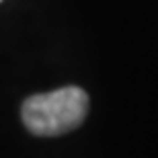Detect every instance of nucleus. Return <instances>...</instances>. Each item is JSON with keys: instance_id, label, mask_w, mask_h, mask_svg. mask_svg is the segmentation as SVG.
<instances>
[{"instance_id": "nucleus-1", "label": "nucleus", "mask_w": 158, "mask_h": 158, "mask_svg": "<svg viewBox=\"0 0 158 158\" xmlns=\"http://www.w3.org/2000/svg\"><path fill=\"white\" fill-rule=\"evenodd\" d=\"M88 113V94L78 86L33 94L23 103L21 117L31 134L56 138L76 129Z\"/></svg>"}, {"instance_id": "nucleus-2", "label": "nucleus", "mask_w": 158, "mask_h": 158, "mask_svg": "<svg viewBox=\"0 0 158 158\" xmlns=\"http://www.w3.org/2000/svg\"><path fill=\"white\" fill-rule=\"evenodd\" d=\"M0 2H2V0H0Z\"/></svg>"}]
</instances>
